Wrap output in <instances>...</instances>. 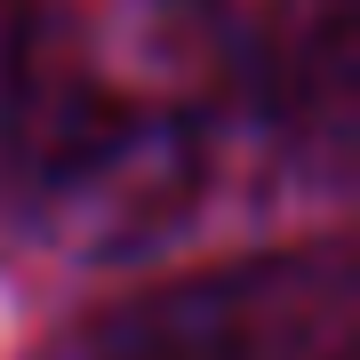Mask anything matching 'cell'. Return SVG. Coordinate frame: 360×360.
<instances>
[{
  "instance_id": "obj_1",
  "label": "cell",
  "mask_w": 360,
  "mask_h": 360,
  "mask_svg": "<svg viewBox=\"0 0 360 360\" xmlns=\"http://www.w3.org/2000/svg\"><path fill=\"white\" fill-rule=\"evenodd\" d=\"M345 257H248L129 296L80 336V360H304L345 321Z\"/></svg>"
}]
</instances>
